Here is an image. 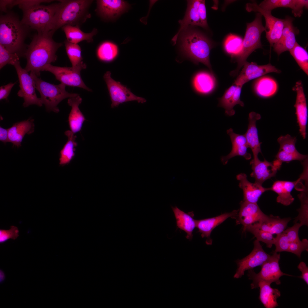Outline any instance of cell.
Returning a JSON list of instances; mask_svg holds the SVG:
<instances>
[{"instance_id": "7bdbcfd3", "label": "cell", "mask_w": 308, "mask_h": 308, "mask_svg": "<svg viewBox=\"0 0 308 308\" xmlns=\"http://www.w3.org/2000/svg\"><path fill=\"white\" fill-rule=\"evenodd\" d=\"M19 58L17 54L10 52L0 44V69L7 64L13 65L15 62L19 60Z\"/></svg>"}, {"instance_id": "681fc988", "label": "cell", "mask_w": 308, "mask_h": 308, "mask_svg": "<svg viewBox=\"0 0 308 308\" xmlns=\"http://www.w3.org/2000/svg\"><path fill=\"white\" fill-rule=\"evenodd\" d=\"M19 230L16 226H12L8 230H0V243H2L9 239L15 240L19 236Z\"/></svg>"}, {"instance_id": "7c38bea8", "label": "cell", "mask_w": 308, "mask_h": 308, "mask_svg": "<svg viewBox=\"0 0 308 308\" xmlns=\"http://www.w3.org/2000/svg\"><path fill=\"white\" fill-rule=\"evenodd\" d=\"M103 77L112 102V108L117 107L120 104L131 101H137L142 104L146 102L144 98L134 95L126 86L112 78L110 72L107 71Z\"/></svg>"}, {"instance_id": "52a82bcc", "label": "cell", "mask_w": 308, "mask_h": 308, "mask_svg": "<svg viewBox=\"0 0 308 308\" xmlns=\"http://www.w3.org/2000/svg\"><path fill=\"white\" fill-rule=\"evenodd\" d=\"M60 4L59 2L48 5L39 4L22 8L21 21L38 33L48 32L49 25Z\"/></svg>"}, {"instance_id": "d590c367", "label": "cell", "mask_w": 308, "mask_h": 308, "mask_svg": "<svg viewBox=\"0 0 308 308\" xmlns=\"http://www.w3.org/2000/svg\"><path fill=\"white\" fill-rule=\"evenodd\" d=\"M243 40L241 37L230 34L224 41V47L225 50L232 57H237L242 51Z\"/></svg>"}, {"instance_id": "f35d334b", "label": "cell", "mask_w": 308, "mask_h": 308, "mask_svg": "<svg viewBox=\"0 0 308 308\" xmlns=\"http://www.w3.org/2000/svg\"><path fill=\"white\" fill-rule=\"evenodd\" d=\"M297 0H265L262 1L259 6L262 9L271 11L276 8L283 7L290 8L292 13L295 11Z\"/></svg>"}, {"instance_id": "4316f807", "label": "cell", "mask_w": 308, "mask_h": 308, "mask_svg": "<svg viewBox=\"0 0 308 308\" xmlns=\"http://www.w3.org/2000/svg\"><path fill=\"white\" fill-rule=\"evenodd\" d=\"M300 179L294 181L277 180L274 182L270 190L278 194L277 202L285 206L291 204L294 200L291 192Z\"/></svg>"}, {"instance_id": "db71d44e", "label": "cell", "mask_w": 308, "mask_h": 308, "mask_svg": "<svg viewBox=\"0 0 308 308\" xmlns=\"http://www.w3.org/2000/svg\"><path fill=\"white\" fill-rule=\"evenodd\" d=\"M15 83L10 82L0 87V100L6 99L8 96L11 90Z\"/></svg>"}, {"instance_id": "9c48e42d", "label": "cell", "mask_w": 308, "mask_h": 308, "mask_svg": "<svg viewBox=\"0 0 308 308\" xmlns=\"http://www.w3.org/2000/svg\"><path fill=\"white\" fill-rule=\"evenodd\" d=\"M86 68V65L83 62L76 66L71 67L57 66L49 64L44 66L42 71L50 72L57 80L66 86L78 87L91 91L92 90L86 86L80 76L81 70Z\"/></svg>"}, {"instance_id": "c3c4849f", "label": "cell", "mask_w": 308, "mask_h": 308, "mask_svg": "<svg viewBox=\"0 0 308 308\" xmlns=\"http://www.w3.org/2000/svg\"><path fill=\"white\" fill-rule=\"evenodd\" d=\"M52 0H13L12 3L10 5L8 9H11L14 6L18 5L19 8H22L31 7L33 6L40 4L42 3H49L52 2Z\"/></svg>"}, {"instance_id": "836d02e7", "label": "cell", "mask_w": 308, "mask_h": 308, "mask_svg": "<svg viewBox=\"0 0 308 308\" xmlns=\"http://www.w3.org/2000/svg\"><path fill=\"white\" fill-rule=\"evenodd\" d=\"M64 133L68 140L60 153L59 165L62 166L69 164L74 158L76 147L78 145L75 141L77 136L71 131H66Z\"/></svg>"}, {"instance_id": "9a60e30c", "label": "cell", "mask_w": 308, "mask_h": 308, "mask_svg": "<svg viewBox=\"0 0 308 308\" xmlns=\"http://www.w3.org/2000/svg\"><path fill=\"white\" fill-rule=\"evenodd\" d=\"M243 68L234 83L237 86H242L249 81L258 78L265 75L271 72L279 73L281 71L269 63L264 65H258L257 63L246 61Z\"/></svg>"}, {"instance_id": "3957f363", "label": "cell", "mask_w": 308, "mask_h": 308, "mask_svg": "<svg viewBox=\"0 0 308 308\" xmlns=\"http://www.w3.org/2000/svg\"><path fill=\"white\" fill-rule=\"evenodd\" d=\"M181 33L180 48L182 54L196 64H203L213 73L210 60L213 47L211 41L200 32L188 27Z\"/></svg>"}, {"instance_id": "5b68a950", "label": "cell", "mask_w": 308, "mask_h": 308, "mask_svg": "<svg viewBox=\"0 0 308 308\" xmlns=\"http://www.w3.org/2000/svg\"><path fill=\"white\" fill-rule=\"evenodd\" d=\"M30 74L35 81L36 88L40 94L42 103L48 112L58 113L59 110L57 106L62 101L79 95L66 91V86L63 84L58 85L50 84L38 78L32 72H31Z\"/></svg>"}, {"instance_id": "74e56055", "label": "cell", "mask_w": 308, "mask_h": 308, "mask_svg": "<svg viewBox=\"0 0 308 308\" xmlns=\"http://www.w3.org/2000/svg\"><path fill=\"white\" fill-rule=\"evenodd\" d=\"M307 188L305 187L304 190L301 191L298 196L301 203V206L298 209L299 214L295 218L294 223L299 221L300 224L303 225L308 226V198Z\"/></svg>"}, {"instance_id": "8992f818", "label": "cell", "mask_w": 308, "mask_h": 308, "mask_svg": "<svg viewBox=\"0 0 308 308\" xmlns=\"http://www.w3.org/2000/svg\"><path fill=\"white\" fill-rule=\"evenodd\" d=\"M262 16L260 13H257L254 20L247 23L246 31L243 40L242 51L237 58L238 66L236 70L231 72L230 74L231 75H236L252 53L257 49L262 48L261 36L262 32L265 30L262 23Z\"/></svg>"}, {"instance_id": "7dc6e473", "label": "cell", "mask_w": 308, "mask_h": 308, "mask_svg": "<svg viewBox=\"0 0 308 308\" xmlns=\"http://www.w3.org/2000/svg\"><path fill=\"white\" fill-rule=\"evenodd\" d=\"M276 241L274 245L275 248L274 252H288L290 242L284 231L281 234L277 235Z\"/></svg>"}, {"instance_id": "60d3db41", "label": "cell", "mask_w": 308, "mask_h": 308, "mask_svg": "<svg viewBox=\"0 0 308 308\" xmlns=\"http://www.w3.org/2000/svg\"><path fill=\"white\" fill-rule=\"evenodd\" d=\"M246 231L249 232L252 234L256 238V240L266 244L268 248H271L272 245L274 244L276 240L277 235L275 236L274 235L270 232L258 229L249 228L247 229Z\"/></svg>"}, {"instance_id": "9f6ffc18", "label": "cell", "mask_w": 308, "mask_h": 308, "mask_svg": "<svg viewBox=\"0 0 308 308\" xmlns=\"http://www.w3.org/2000/svg\"><path fill=\"white\" fill-rule=\"evenodd\" d=\"M13 0H0V11L5 13H7L9 11L8 9V7L13 3Z\"/></svg>"}, {"instance_id": "277c9868", "label": "cell", "mask_w": 308, "mask_h": 308, "mask_svg": "<svg viewBox=\"0 0 308 308\" xmlns=\"http://www.w3.org/2000/svg\"><path fill=\"white\" fill-rule=\"evenodd\" d=\"M59 1L60 5L49 25L48 32L54 33L66 25L79 27L90 17L88 9L92 0Z\"/></svg>"}, {"instance_id": "603a6c76", "label": "cell", "mask_w": 308, "mask_h": 308, "mask_svg": "<svg viewBox=\"0 0 308 308\" xmlns=\"http://www.w3.org/2000/svg\"><path fill=\"white\" fill-rule=\"evenodd\" d=\"M97 3L98 12L108 19L116 18L129 7L126 2L121 0H99L97 1Z\"/></svg>"}, {"instance_id": "b9f144b4", "label": "cell", "mask_w": 308, "mask_h": 308, "mask_svg": "<svg viewBox=\"0 0 308 308\" xmlns=\"http://www.w3.org/2000/svg\"><path fill=\"white\" fill-rule=\"evenodd\" d=\"M277 141L280 146L279 150L290 153H296L299 152L295 146L297 141L296 137L287 134L280 136Z\"/></svg>"}, {"instance_id": "4fadbf2b", "label": "cell", "mask_w": 308, "mask_h": 308, "mask_svg": "<svg viewBox=\"0 0 308 308\" xmlns=\"http://www.w3.org/2000/svg\"><path fill=\"white\" fill-rule=\"evenodd\" d=\"M254 244V248L248 255L242 259L236 261L237 268L234 276V278H240L246 271L261 266L270 258L271 255L264 250L260 241L255 240Z\"/></svg>"}, {"instance_id": "83f0119b", "label": "cell", "mask_w": 308, "mask_h": 308, "mask_svg": "<svg viewBox=\"0 0 308 308\" xmlns=\"http://www.w3.org/2000/svg\"><path fill=\"white\" fill-rule=\"evenodd\" d=\"M82 100V98L78 95L69 98L68 100V104L71 107L68 118L69 125L71 131L74 134L80 131L83 123L86 120L79 108Z\"/></svg>"}, {"instance_id": "8fae6325", "label": "cell", "mask_w": 308, "mask_h": 308, "mask_svg": "<svg viewBox=\"0 0 308 308\" xmlns=\"http://www.w3.org/2000/svg\"><path fill=\"white\" fill-rule=\"evenodd\" d=\"M246 10L248 12L254 11L260 13L265 20V31L266 38L271 47L280 38L284 25V19H281L273 16L271 11L264 10L256 2L247 3Z\"/></svg>"}, {"instance_id": "cb8c5ba5", "label": "cell", "mask_w": 308, "mask_h": 308, "mask_svg": "<svg viewBox=\"0 0 308 308\" xmlns=\"http://www.w3.org/2000/svg\"><path fill=\"white\" fill-rule=\"evenodd\" d=\"M200 0L187 1V7L185 16L182 20L179 21L180 27L178 32L173 37L172 41L175 44L179 34L190 25L201 27V23L198 11Z\"/></svg>"}, {"instance_id": "f6af8a7d", "label": "cell", "mask_w": 308, "mask_h": 308, "mask_svg": "<svg viewBox=\"0 0 308 308\" xmlns=\"http://www.w3.org/2000/svg\"><path fill=\"white\" fill-rule=\"evenodd\" d=\"M242 86H237V87L229 102L227 110L225 111L226 114L229 116H232L235 114V111L233 109L235 106L239 104L242 107H243L244 104L243 102L240 99L241 89Z\"/></svg>"}, {"instance_id": "d4e9b609", "label": "cell", "mask_w": 308, "mask_h": 308, "mask_svg": "<svg viewBox=\"0 0 308 308\" xmlns=\"http://www.w3.org/2000/svg\"><path fill=\"white\" fill-rule=\"evenodd\" d=\"M192 85L197 93L207 95L214 90L216 84L215 78L213 73L204 71L196 73L193 76Z\"/></svg>"}, {"instance_id": "4dcf8cb0", "label": "cell", "mask_w": 308, "mask_h": 308, "mask_svg": "<svg viewBox=\"0 0 308 308\" xmlns=\"http://www.w3.org/2000/svg\"><path fill=\"white\" fill-rule=\"evenodd\" d=\"M270 283L262 281L258 284L260 288L259 299L266 308H275L278 306L277 299L281 295L280 291L273 288Z\"/></svg>"}, {"instance_id": "44dd1931", "label": "cell", "mask_w": 308, "mask_h": 308, "mask_svg": "<svg viewBox=\"0 0 308 308\" xmlns=\"http://www.w3.org/2000/svg\"><path fill=\"white\" fill-rule=\"evenodd\" d=\"M236 178L239 181V186L243 191V200L251 203H257L260 198L265 191L270 190V188H265L256 183L248 181L244 173L238 174Z\"/></svg>"}, {"instance_id": "ac0fdd59", "label": "cell", "mask_w": 308, "mask_h": 308, "mask_svg": "<svg viewBox=\"0 0 308 308\" xmlns=\"http://www.w3.org/2000/svg\"><path fill=\"white\" fill-rule=\"evenodd\" d=\"M239 210H234L230 212L226 213L216 216L199 220H196V227L198 232L201 233L202 238L206 237L207 244H210L212 240L210 238L212 230L216 226L229 217L236 218Z\"/></svg>"}, {"instance_id": "30bf717a", "label": "cell", "mask_w": 308, "mask_h": 308, "mask_svg": "<svg viewBox=\"0 0 308 308\" xmlns=\"http://www.w3.org/2000/svg\"><path fill=\"white\" fill-rule=\"evenodd\" d=\"M13 65L16 70L19 83L20 89L17 94L23 98L24 107H27L32 105L42 106V104L40 98L37 97L36 93L33 79L25 69L21 67L19 60L15 62Z\"/></svg>"}, {"instance_id": "f5cc1de1", "label": "cell", "mask_w": 308, "mask_h": 308, "mask_svg": "<svg viewBox=\"0 0 308 308\" xmlns=\"http://www.w3.org/2000/svg\"><path fill=\"white\" fill-rule=\"evenodd\" d=\"M198 11L200 22L201 27L205 29H208L205 0H200Z\"/></svg>"}, {"instance_id": "7402d4cb", "label": "cell", "mask_w": 308, "mask_h": 308, "mask_svg": "<svg viewBox=\"0 0 308 308\" xmlns=\"http://www.w3.org/2000/svg\"><path fill=\"white\" fill-rule=\"evenodd\" d=\"M261 118L260 114L254 112H250L249 114L248 124L247 130L244 134L249 148H250L252 152L254 161L259 159L258 155L259 153H262L261 144L258 134V129L256 125V122Z\"/></svg>"}, {"instance_id": "484cf974", "label": "cell", "mask_w": 308, "mask_h": 308, "mask_svg": "<svg viewBox=\"0 0 308 308\" xmlns=\"http://www.w3.org/2000/svg\"><path fill=\"white\" fill-rule=\"evenodd\" d=\"M33 119H29L15 123L8 129L9 142L13 145L19 147L21 146L23 139L26 134L33 132L35 125Z\"/></svg>"}, {"instance_id": "7a4b0ae2", "label": "cell", "mask_w": 308, "mask_h": 308, "mask_svg": "<svg viewBox=\"0 0 308 308\" xmlns=\"http://www.w3.org/2000/svg\"><path fill=\"white\" fill-rule=\"evenodd\" d=\"M31 30L13 11L0 15V44L19 58L25 57L28 46L25 42Z\"/></svg>"}, {"instance_id": "816d5d0a", "label": "cell", "mask_w": 308, "mask_h": 308, "mask_svg": "<svg viewBox=\"0 0 308 308\" xmlns=\"http://www.w3.org/2000/svg\"><path fill=\"white\" fill-rule=\"evenodd\" d=\"M302 226L300 223L296 222L292 226L284 230L290 243L299 239L298 232Z\"/></svg>"}, {"instance_id": "2e32d148", "label": "cell", "mask_w": 308, "mask_h": 308, "mask_svg": "<svg viewBox=\"0 0 308 308\" xmlns=\"http://www.w3.org/2000/svg\"><path fill=\"white\" fill-rule=\"evenodd\" d=\"M293 90L296 93V98L294 107L297 122L299 127V131L303 139L306 137V128L307 123L308 113L306 98L302 82H296Z\"/></svg>"}, {"instance_id": "f546056e", "label": "cell", "mask_w": 308, "mask_h": 308, "mask_svg": "<svg viewBox=\"0 0 308 308\" xmlns=\"http://www.w3.org/2000/svg\"><path fill=\"white\" fill-rule=\"evenodd\" d=\"M291 219L290 217L281 218L278 216L270 215L265 220L255 224L249 228H255L277 235L281 234L285 230Z\"/></svg>"}, {"instance_id": "ee69618b", "label": "cell", "mask_w": 308, "mask_h": 308, "mask_svg": "<svg viewBox=\"0 0 308 308\" xmlns=\"http://www.w3.org/2000/svg\"><path fill=\"white\" fill-rule=\"evenodd\" d=\"M275 160L281 164L283 162H289L293 160L304 161L307 158V155L302 154L299 152L296 153L286 152L279 150L276 155Z\"/></svg>"}, {"instance_id": "f1b7e54d", "label": "cell", "mask_w": 308, "mask_h": 308, "mask_svg": "<svg viewBox=\"0 0 308 308\" xmlns=\"http://www.w3.org/2000/svg\"><path fill=\"white\" fill-rule=\"evenodd\" d=\"M171 207L176 219L177 228L186 233L187 239L191 240L193 231L196 227V220L193 218V212L186 213L177 206H172Z\"/></svg>"}, {"instance_id": "6da1fadb", "label": "cell", "mask_w": 308, "mask_h": 308, "mask_svg": "<svg viewBox=\"0 0 308 308\" xmlns=\"http://www.w3.org/2000/svg\"><path fill=\"white\" fill-rule=\"evenodd\" d=\"M54 34L50 31L33 35L25 54L27 63L25 69L27 72H32L38 77L44 66L56 60V51L62 44L53 40Z\"/></svg>"}, {"instance_id": "ba28073f", "label": "cell", "mask_w": 308, "mask_h": 308, "mask_svg": "<svg viewBox=\"0 0 308 308\" xmlns=\"http://www.w3.org/2000/svg\"><path fill=\"white\" fill-rule=\"evenodd\" d=\"M280 254L274 252L269 259L261 266L260 271L256 273L252 270H248V276L253 282L251 284L252 289L258 287V283L262 281L271 284L275 282L277 285L281 284L280 278L283 275H292L282 272L279 264Z\"/></svg>"}, {"instance_id": "e575fe53", "label": "cell", "mask_w": 308, "mask_h": 308, "mask_svg": "<svg viewBox=\"0 0 308 308\" xmlns=\"http://www.w3.org/2000/svg\"><path fill=\"white\" fill-rule=\"evenodd\" d=\"M119 50L117 46L111 42L106 41L101 44L98 48L97 55L101 61L106 62L114 60L117 57Z\"/></svg>"}, {"instance_id": "11a10c76", "label": "cell", "mask_w": 308, "mask_h": 308, "mask_svg": "<svg viewBox=\"0 0 308 308\" xmlns=\"http://www.w3.org/2000/svg\"><path fill=\"white\" fill-rule=\"evenodd\" d=\"M297 268L301 272V275L300 277L308 285V267L305 263L301 262L299 264Z\"/></svg>"}, {"instance_id": "d6a6232c", "label": "cell", "mask_w": 308, "mask_h": 308, "mask_svg": "<svg viewBox=\"0 0 308 308\" xmlns=\"http://www.w3.org/2000/svg\"><path fill=\"white\" fill-rule=\"evenodd\" d=\"M62 29L66 35L67 40L74 44H77L83 40L89 42H92L93 37L97 32V29H94L90 33H85L80 29L79 26L70 25H66Z\"/></svg>"}, {"instance_id": "5bb4252c", "label": "cell", "mask_w": 308, "mask_h": 308, "mask_svg": "<svg viewBox=\"0 0 308 308\" xmlns=\"http://www.w3.org/2000/svg\"><path fill=\"white\" fill-rule=\"evenodd\" d=\"M269 216L264 214L257 203H252L244 200L240 202V208L236 218L237 224H241L243 230L246 229L257 223L267 219Z\"/></svg>"}, {"instance_id": "d6986e66", "label": "cell", "mask_w": 308, "mask_h": 308, "mask_svg": "<svg viewBox=\"0 0 308 308\" xmlns=\"http://www.w3.org/2000/svg\"><path fill=\"white\" fill-rule=\"evenodd\" d=\"M226 132L230 137L232 148L229 154L221 157V161L223 164H226L230 159L237 156H242L246 160L250 159L251 155L247 151L249 147L244 135L235 133L231 128L228 129Z\"/></svg>"}, {"instance_id": "f907efd6", "label": "cell", "mask_w": 308, "mask_h": 308, "mask_svg": "<svg viewBox=\"0 0 308 308\" xmlns=\"http://www.w3.org/2000/svg\"><path fill=\"white\" fill-rule=\"evenodd\" d=\"M237 86V85L233 84L226 91L222 97L218 99V106L224 108L225 110L227 109L229 102Z\"/></svg>"}, {"instance_id": "1f68e13d", "label": "cell", "mask_w": 308, "mask_h": 308, "mask_svg": "<svg viewBox=\"0 0 308 308\" xmlns=\"http://www.w3.org/2000/svg\"><path fill=\"white\" fill-rule=\"evenodd\" d=\"M278 86L275 80L267 76H263L256 80L254 89L256 94L262 98H268L274 95L277 91Z\"/></svg>"}, {"instance_id": "bcb514c9", "label": "cell", "mask_w": 308, "mask_h": 308, "mask_svg": "<svg viewBox=\"0 0 308 308\" xmlns=\"http://www.w3.org/2000/svg\"><path fill=\"white\" fill-rule=\"evenodd\" d=\"M304 251H308V240L304 238L299 239L290 243L288 252L293 253L300 258L301 253Z\"/></svg>"}, {"instance_id": "e0dca14e", "label": "cell", "mask_w": 308, "mask_h": 308, "mask_svg": "<svg viewBox=\"0 0 308 308\" xmlns=\"http://www.w3.org/2000/svg\"><path fill=\"white\" fill-rule=\"evenodd\" d=\"M293 19L287 16L284 19V25L281 35L273 46V49L278 55L286 51H289L294 46L295 42V36L299 33L298 30L293 24Z\"/></svg>"}, {"instance_id": "6f0895ef", "label": "cell", "mask_w": 308, "mask_h": 308, "mask_svg": "<svg viewBox=\"0 0 308 308\" xmlns=\"http://www.w3.org/2000/svg\"><path fill=\"white\" fill-rule=\"evenodd\" d=\"M0 140L4 143L9 142L8 137V129L0 127Z\"/></svg>"}, {"instance_id": "ab89813d", "label": "cell", "mask_w": 308, "mask_h": 308, "mask_svg": "<svg viewBox=\"0 0 308 308\" xmlns=\"http://www.w3.org/2000/svg\"><path fill=\"white\" fill-rule=\"evenodd\" d=\"M64 43L66 52L72 66L75 67L82 62V58L80 46L77 44L70 42L67 40L65 41Z\"/></svg>"}, {"instance_id": "8d00e7d4", "label": "cell", "mask_w": 308, "mask_h": 308, "mask_svg": "<svg viewBox=\"0 0 308 308\" xmlns=\"http://www.w3.org/2000/svg\"><path fill=\"white\" fill-rule=\"evenodd\" d=\"M289 51L300 68L308 75V54L306 50L296 42Z\"/></svg>"}, {"instance_id": "ffe728a7", "label": "cell", "mask_w": 308, "mask_h": 308, "mask_svg": "<svg viewBox=\"0 0 308 308\" xmlns=\"http://www.w3.org/2000/svg\"><path fill=\"white\" fill-rule=\"evenodd\" d=\"M250 164L252 171L250 176L254 178L255 183L261 185L266 181L275 176L280 169L273 162H270L265 159L263 161L259 159L256 161L252 159Z\"/></svg>"}]
</instances>
